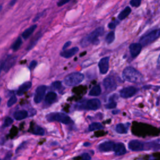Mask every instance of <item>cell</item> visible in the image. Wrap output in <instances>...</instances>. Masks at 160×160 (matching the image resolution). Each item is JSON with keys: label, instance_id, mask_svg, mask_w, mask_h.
<instances>
[{"label": "cell", "instance_id": "1", "mask_svg": "<svg viewBox=\"0 0 160 160\" xmlns=\"http://www.w3.org/2000/svg\"><path fill=\"white\" fill-rule=\"evenodd\" d=\"M122 78L124 80L132 82L139 83L143 81V76L135 68L128 66L126 67L122 71Z\"/></svg>", "mask_w": 160, "mask_h": 160}, {"label": "cell", "instance_id": "2", "mask_svg": "<svg viewBox=\"0 0 160 160\" xmlns=\"http://www.w3.org/2000/svg\"><path fill=\"white\" fill-rule=\"evenodd\" d=\"M104 32V28L102 27H99L89 33L87 36L84 38L81 41V45L82 47H86L89 44H98L99 42L98 38L102 35Z\"/></svg>", "mask_w": 160, "mask_h": 160}, {"label": "cell", "instance_id": "3", "mask_svg": "<svg viewBox=\"0 0 160 160\" xmlns=\"http://www.w3.org/2000/svg\"><path fill=\"white\" fill-rule=\"evenodd\" d=\"M84 79V76L83 74L79 72H75L66 76L64 79L63 82L68 86H74L81 83Z\"/></svg>", "mask_w": 160, "mask_h": 160}, {"label": "cell", "instance_id": "4", "mask_svg": "<svg viewBox=\"0 0 160 160\" xmlns=\"http://www.w3.org/2000/svg\"><path fill=\"white\" fill-rule=\"evenodd\" d=\"M46 119L49 121H57L65 124L72 123V120L70 117L62 112H51L46 116Z\"/></svg>", "mask_w": 160, "mask_h": 160}, {"label": "cell", "instance_id": "5", "mask_svg": "<svg viewBox=\"0 0 160 160\" xmlns=\"http://www.w3.org/2000/svg\"><path fill=\"white\" fill-rule=\"evenodd\" d=\"M160 37V29L151 31L149 33L142 36L139 39V42L142 46H147Z\"/></svg>", "mask_w": 160, "mask_h": 160}, {"label": "cell", "instance_id": "6", "mask_svg": "<svg viewBox=\"0 0 160 160\" xmlns=\"http://www.w3.org/2000/svg\"><path fill=\"white\" fill-rule=\"evenodd\" d=\"M16 56H8L6 59H4L0 64V71H3L4 72H8L15 64L16 61Z\"/></svg>", "mask_w": 160, "mask_h": 160}, {"label": "cell", "instance_id": "7", "mask_svg": "<svg viewBox=\"0 0 160 160\" xmlns=\"http://www.w3.org/2000/svg\"><path fill=\"white\" fill-rule=\"evenodd\" d=\"M46 88L47 87L44 85H41L36 88L34 96V101L36 103H39L42 101L45 95Z\"/></svg>", "mask_w": 160, "mask_h": 160}, {"label": "cell", "instance_id": "8", "mask_svg": "<svg viewBox=\"0 0 160 160\" xmlns=\"http://www.w3.org/2000/svg\"><path fill=\"white\" fill-rule=\"evenodd\" d=\"M103 86L107 91H114L117 88V83L115 79L112 76H108L103 80Z\"/></svg>", "mask_w": 160, "mask_h": 160}, {"label": "cell", "instance_id": "9", "mask_svg": "<svg viewBox=\"0 0 160 160\" xmlns=\"http://www.w3.org/2000/svg\"><path fill=\"white\" fill-rule=\"evenodd\" d=\"M138 91V89L133 86H128L122 88L120 91V96L123 98H129L133 96Z\"/></svg>", "mask_w": 160, "mask_h": 160}, {"label": "cell", "instance_id": "10", "mask_svg": "<svg viewBox=\"0 0 160 160\" xmlns=\"http://www.w3.org/2000/svg\"><path fill=\"white\" fill-rule=\"evenodd\" d=\"M128 148L133 151H141L144 149V144L138 140H131L128 143Z\"/></svg>", "mask_w": 160, "mask_h": 160}, {"label": "cell", "instance_id": "11", "mask_svg": "<svg viewBox=\"0 0 160 160\" xmlns=\"http://www.w3.org/2000/svg\"><path fill=\"white\" fill-rule=\"evenodd\" d=\"M101 101L98 99H91L86 101L84 108L89 110H96L101 106Z\"/></svg>", "mask_w": 160, "mask_h": 160}, {"label": "cell", "instance_id": "12", "mask_svg": "<svg viewBox=\"0 0 160 160\" xmlns=\"http://www.w3.org/2000/svg\"><path fill=\"white\" fill-rule=\"evenodd\" d=\"M109 57H104L101 59L98 63V67L99 69V72L102 74H106L109 69Z\"/></svg>", "mask_w": 160, "mask_h": 160}, {"label": "cell", "instance_id": "13", "mask_svg": "<svg viewBox=\"0 0 160 160\" xmlns=\"http://www.w3.org/2000/svg\"><path fill=\"white\" fill-rule=\"evenodd\" d=\"M142 44L139 43H132L129 46V51L132 58L136 57L142 49Z\"/></svg>", "mask_w": 160, "mask_h": 160}, {"label": "cell", "instance_id": "14", "mask_svg": "<svg viewBox=\"0 0 160 160\" xmlns=\"http://www.w3.org/2000/svg\"><path fill=\"white\" fill-rule=\"evenodd\" d=\"M114 142L111 141H108L101 143L99 145V149L101 152H108L113 150V148L114 146Z\"/></svg>", "mask_w": 160, "mask_h": 160}, {"label": "cell", "instance_id": "15", "mask_svg": "<svg viewBox=\"0 0 160 160\" xmlns=\"http://www.w3.org/2000/svg\"><path fill=\"white\" fill-rule=\"evenodd\" d=\"M79 51V48L78 47H74L71 49H67V50H63L61 53V56L64 58H69L72 57L74 55H75Z\"/></svg>", "mask_w": 160, "mask_h": 160}, {"label": "cell", "instance_id": "16", "mask_svg": "<svg viewBox=\"0 0 160 160\" xmlns=\"http://www.w3.org/2000/svg\"><path fill=\"white\" fill-rule=\"evenodd\" d=\"M113 151H114L115 154L117 156H122V155H124L126 152V148H125L124 144L121 143V142H118V143L114 144V146L113 148Z\"/></svg>", "mask_w": 160, "mask_h": 160}, {"label": "cell", "instance_id": "17", "mask_svg": "<svg viewBox=\"0 0 160 160\" xmlns=\"http://www.w3.org/2000/svg\"><path fill=\"white\" fill-rule=\"evenodd\" d=\"M31 86H32V83L30 81H28L23 83L19 87L17 91V94L18 96L23 95L26 91H28L31 88Z\"/></svg>", "mask_w": 160, "mask_h": 160}, {"label": "cell", "instance_id": "18", "mask_svg": "<svg viewBox=\"0 0 160 160\" xmlns=\"http://www.w3.org/2000/svg\"><path fill=\"white\" fill-rule=\"evenodd\" d=\"M129 124V123H119L116 126V131L119 134L127 133L128 131Z\"/></svg>", "mask_w": 160, "mask_h": 160}, {"label": "cell", "instance_id": "19", "mask_svg": "<svg viewBox=\"0 0 160 160\" xmlns=\"http://www.w3.org/2000/svg\"><path fill=\"white\" fill-rule=\"evenodd\" d=\"M56 99L57 94L53 91H50L48 92V94L45 96V102L48 104H51L54 102Z\"/></svg>", "mask_w": 160, "mask_h": 160}, {"label": "cell", "instance_id": "20", "mask_svg": "<svg viewBox=\"0 0 160 160\" xmlns=\"http://www.w3.org/2000/svg\"><path fill=\"white\" fill-rule=\"evenodd\" d=\"M28 113L25 110H21V111H16L13 114L14 118L18 121L22 120V119L26 118L28 117Z\"/></svg>", "mask_w": 160, "mask_h": 160}, {"label": "cell", "instance_id": "21", "mask_svg": "<svg viewBox=\"0 0 160 160\" xmlns=\"http://www.w3.org/2000/svg\"><path fill=\"white\" fill-rule=\"evenodd\" d=\"M37 28V25L36 24H34L32 25L31 26H30L29 28H28V29H26L22 33V37L23 38V39H28L35 31V29Z\"/></svg>", "mask_w": 160, "mask_h": 160}, {"label": "cell", "instance_id": "22", "mask_svg": "<svg viewBox=\"0 0 160 160\" xmlns=\"http://www.w3.org/2000/svg\"><path fill=\"white\" fill-rule=\"evenodd\" d=\"M31 132L36 135H40V136H42L44 134V129L41 128L38 125H34V126H31Z\"/></svg>", "mask_w": 160, "mask_h": 160}, {"label": "cell", "instance_id": "23", "mask_svg": "<svg viewBox=\"0 0 160 160\" xmlns=\"http://www.w3.org/2000/svg\"><path fill=\"white\" fill-rule=\"evenodd\" d=\"M131 12V9L130 7L127 6L126 8H124L118 15V18L119 20H122L125 19Z\"/></svg>", "mask_w": 160, "mask_h": 160}, {"label": "cell", "instance_id": "24", "mask_svg": "<svg viewBox=\"0 0 160 160\" xmlns=\"http://www.w3.org/2000/svg\"><path fill=\"white\" fill-rule=\"evenodd\" d=\"M146 150H158L160 149V144L156 142H148L144 144V149Z\"/></svg>", "mask_w": 160, "mask_h": 160}, {"label": "cell", "instance_id": "25", "mask_svg": "<svg viewBox=\"0 0 160 160\" xmlns=\"http://www.w3.org/2000/svg\"><path fill=\"white\" fill-rule=\"evenodd\" d=\"M101 93V89L100 86L96 85L90 90L89 92V95L91 96H98L100 95Z\"/></svg>", "mask_w": 160, "mask_h": 160}, {"label": "cell", "instance_id": "26", "mask_svg": "<svg viewBox=\"0 0 160 160\" xmlns=\"http://www.w3.org/2000/svg\"><path fill=\"white\" fill-rule=\"evenodd\" d=\"M104 127L100 123V122H92L91 123L89 126V131H96V130H98V129H102Z\"/></svg>", "mask_w": 160, "mask_h": 160}, {"label": "cell", "instance_id": "27", "mask_svg": "<svg viewBox=\"0 0 160 160\" xmlns=\"http://www.w3.org/2000/svg\"><path fill=\"white\" fill-rule=\"evenodd\" d=\"M41 34H36V36L33 39H32V41L30 42V43L28 45V47L27 48V50L29 51L30 49H31L37 43V42L38 41V40L39 39V38L41 37Z\"/></svg>", "mask_w": 160, "mask_h": 160}, {"label": "cell", "instance_id": "28", "mask_svg": "<svg viewBox=\"0 0 160 160\" xmlns=\"http://www.w3.org/2000/svg\"><path fill=\"white\" fill-rule=\"evenodd\" d=\"M22 42V41L21 38H18L13 42V44H12L11 48H12V50L14 51L18 50V49H19V48L21 47V46Z\"/></svg>", "mask_w": 160, "mask_h": 160}, {"label": "cell", "instance_id": "29", "mask_svg": "<svg viewBox=\"0 0 160 160\" xmlns=\"http://www.w3.org/2000/svg\"><path fill=\"white\" fill-rule=\"evenodd\" d=\"M114 38H115V34L114 31H111L106 36L105 40L108 44H111L114 41Z\"/></svg>", "mask_w": 160, "mask_h": 160}, {"label": "cell", "instance_id": "30", "mask_svg": "<svg viewBox=\"0 0 160 160\" xmlns=\"http://www.w3.org/2000/svg\"><path fill=\"white\" fill-rule=\"evenodd\" d=\"M51 87L52 89H56V90H58V91L63 89V88L62 86V84L60 81H54V82H53L51 84Z\"/></svg>", "mask_w": 160, "mask_h": 160}, {"label": "cell", "instance_id": "31", "mask_svg": "<svg viewBox=\"0 0 160 160\" xmlns=\"http://www.w3.org/2000/svg\"><path fill=\"white\" fill-rule=\"evenodd\" d=\"M17 102V98L15 95H12L8 101L7 102V106L8 107L10 108L11 106H12L16 102Z\"/></svg>", "mask_w": 160, "mask_h": 160}, {"label": "cell", "instance_id": "32", "mask_svg": "<svg viewBox=\"0 0 160 160\" xmlns=\"http://www.w3.org/2000/svg\"><path fill=\"white\" fill-rule=\"evenodd\" d=\"M13 122V119L10 118V117H7L4 121V122L2 124V127L3 128H6V127H8Z\"/></svg>", "mask_w": 160, "mask_h": 160}, {"label": "cell", "instance_id": "33", "mask_svg": "<svg viewBox=\"0 0 160 160\" xmlns=\"http://www.w3.org/2000/svg\"><path fill=\"white\" fill-rule=\"evenodd\" d=\"M116 105H117V103L115 101H109V102L106 104L105 107L107 109H114L116 107Z\"/></svg>", "mask_w": 160, "mask_h": 160}, {"label": "cell", "instance_id": "34", "mask_svg": "<svg viewBox=\"0 0 160 160\" xmlns=\"http://www.w3.org/2000/svg\"><path fill=\"white\" fill-rule=\"evenodd\" d=\"M141 2V0H131L129 3L131 6L138 8L140 6Z\"/></svg>", "mask_w": 160, "mask_h": 160}, {"label": "cell", "instance_id": "35", "mask_svg": "<svg viewBox=\"0 0 160 160\" xmlns=\"http://www.w3.org/2000/svg\"><path fill=\"white\" fill-rule=\"evenodd\" d=\"M118 24V21H113V22H111L110 23H109L108 24V28H110L111 29H113L116 28V24Z\"/></svg>", "mask_w": 160, "mask_h": 160}, {"label": "cell", "instance_id": "36", "mask_svg": "<svg viewBox=\"0 0 160 160\" xmlns=\"http://www.w3.org/2000/svg\"><path fill=\"white\" fill-rule=\"evenodd\" d=\"M81 157L82 159H84V160H89L91 159V156L88 153H83L82 154H81Z\"/></svg>", "mask_w": 160, "mask_h": 160}, {"label": "cell", "instance_id": "37", "mask_svg": "<svg viewBox=\"0 0 160 160\" xmlns=\"http://www.w3.org/2000/svg\"><path fill=\"white\" fill-rule=\"evenodd\" d=\"M71 1V0H60V1L58 2L57 5L60 7V6H62L66 4V3H68V2L69 1Z\"/></svg>", "mask_w": 160, "mask_h": 160}, {"label": "cell", "instance_id": "38", "mask_svg": "<svg viewBox=\"0 0 160 160\" xmlns=\"http://www.w3.org/2000/svg\"><path fill=\"white\" fill-rule=\"evenodd\" d=\"M37 63H38L37 61H35V60H33L32 61H31V63H30V64H29V69H33L36 66Z\"/></svg>", "mask_w": 160, "mask_h": 160}, {"label": "cell", "instance_id": "39", "mask_svg": "<svg viewBox=\"0 0 160 160\" xmlns=\"http://www.w3.org/2000/svg\"><path fill=\"white\" fill-rule=\"evenodd\" d=\"M71 41H70L66 42L64 44V46H63V47H62V50L66 49L71 45Z\"/></svg>", "mask_w": 160, "mask_h": 160}, {"label": "cell", "instance_id": "40", "mask_svg": "<svg viewBox=\"0 0 160 160\" xmlns=\"http://www.w3.org/2000/svg\"><path fill=\"white\" fill-rule=\"evenodd\" d=\"M17 0H11V2H10V6H13L16 2Z\"/></svg>", "mask_w": 160, "mask_h": 160}, {"label": "cell", "instance_id": "41", "mask_svg": "<svg viewBox=\"0 0 160 160\" xmlns=\"http://www.w3.org/2000/svg\"><path fill=\"white\" fill-rule=\"evenodd\" d=\"M90 144H91L89 142H85V143H84V146H89Z\"/></svg>", "mask_w": 160, "mask_h": 160}, {"label": "cell", "instance_id": "42", "mask_svg": "<svg viewBox=\"0 0 160 160\" xmlns=\"http://www.w3.org/2000/svg\"><path fill=\"white\" fill-rule=\"evenodd\" d=\"M158 64L159 66H160V54H159V58L158 60Z\"/></svg>", "mask_w": 160, "mask_h": 160}, {"label": "cell", "instance_id": "43", "mask_svg": "<svg viewBox=\"0 0 160 160\" xmlns=\"http://www.w3.org/2000/svg\"><path fill=\"white\" fill-rule=\"evenodd\" d=\"M1 98H0V102H1Z\"/></svg>", "mask_w": 160, "mask_h": 160}]
</instances>
